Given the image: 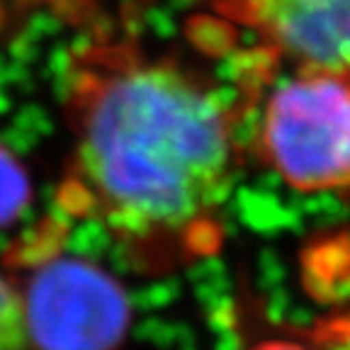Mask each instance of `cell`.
<instances>
[{"label": "cell", "instance_id": "277c9868", "mask_svg": "<svg viewBox=\"0 0 350 350\" xmlns=\"http://www.w3.org/2000/svg\"><path fill=\"white\" fill-rule=\"evenodd\" d=\"M251 29L273 61L350 78V0H214Z\"/></svg>", "mask_w": 350, "mask_h": 350}, {"label": "cell", "instance_id": "3957f363", "mask_svg": "<svg viewBox=\"0 0 350 350\" xmlns=\"http://www.w3.org/2000/svg\"><path fill=\"white\" fill-rule=\"evenodd\" d=\"M258 148L295 190H348L350 78L306 68L273 78L260 103Z\"/></svg>", "mask_w": 350, "mask_h": 350}, {"label": "cell", "instance_id": "5b68a950", "mask_svg": "<svg viewBox=\"0 0 350 350\" xmlns=\"http://www.w3.org/2000/svg\"><path fill=\"white\" fill-rule=\"evenodd\" d=\"M309 290L323 301H334L340 312L323 323L319 336L350 343V234L326 239L304 258Z\"/></svg>", "mask_w": 350, "mask_h": 350}, {"label": "cell", "instance_id": "52a82bcc", "mask_svg": "<svg viewBox=\"0 0 350 350\" xmlns=\"http://www.w3.org/2000/svg\"><path fill=\"white\" fill-rule=\"evenodd\" d=\"M0 350H32L10 275L0 273Z\"/></svg>", "mask_w": 350, "mask_h": 350}, {"label": "cell", "instance_id": "ba28073f", "mask_svg": "<svg viewBox=\"0 0 350 350\" xmlns=\"http://www.w3.org/2000/svg\"><path fill=\"white\" fill-rule=\"evenodd\" d=\"M319 345H321L319 350H350L348 343H334V340H319ZM248 350H317V348L297 343V340H265V343H258Z\"/></svg>", "mask_w": 350, "mask_h": 350}, {"label": "cell", "instance_id": "7a4b0ae2", "mask_svg": "<svg viewBox=\"0 0 350 350\" xmlns=\"http://www.w3.org/2000/svg\"><path fill=\"white\" fill-rule=\"evenodd\" d=\"M32 350H117L131 306L122 284L85 258L61 251L59 226H44L10 256Z\"/></svg>", "mask_w": 350, "mask_h": 350}, {"label": "cell", "instance_id": "6da1fadb", "mask_svg": "<svg viewBox=\"0 0 350 350\" xmlns=\"http://www.w3.org/2000/svg\"><path fill=\"white\" fill-rule=\"evenodd\" d=\"M66 117V212L100 221L148 268L217 251L234 122L209 83L129 42H98L71 59Z\"/></svg>", "mask_w": 350, "mask_h": 350}, {"label": "cell", "instance_id": "8992f818", "mask_svg": "<svg viewBox=\"0 0 350 350\" xmlns=\"http://www.w3.org/2000/svg\"><path fill=\"white\" fill-rule=\"evenodd\" d=\"M32 200L27 170L0 144V226L12 224Z\"/></svg>", "mask_w": 350, "mask_h": 350}]
</instances>
